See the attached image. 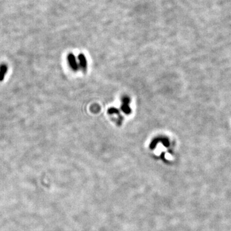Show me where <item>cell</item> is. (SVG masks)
Masks as SVG:
<instances>
[{
    "instance_id": "6da1fadb",
    "label": "cell",
    "mask_w": 231,
    "mask_h": 231,
    "mask_svg": "<svg viewBox=\"0 0 231 231\" xmlns=\"http://www.w3.org/2000/svg\"><path fill=\"white\" fill-rule=\"evenodd\" d=\"M129 99L128 98H124V99H123V103L122 109L126 113V114H129V113L130 112V110L129 109L130 107H129Z\"/></svg>"
},
{
    "instance_id": "7a4b0ae2",
    "label": "cell",
    "mask_w": 231,
    "mask_h": 231,
    "mask_svg": "<svg viewBox=\"0 0 231 231\" xmlns=\"http://www.w3.org/2000/svg\"><path fill=\"white\" fill-rule=\"evenodd\" d=\"M68 60H69V64H70L71 67H73L74 69H78V65L76 62V61H75V58L73 55H69Z\"/></svg>"
},
{
    "instance_id": "3957f363",
    "label": "cell",
    "mask_w": 231,
    "mask_h": 231,
    "mask_svg": "<svg viewBox=\"0 0 231 231\" xmlns=\"http://www.w3.org/2000/svg\"><path fill=\"white\" fill-rule=\"evenodd\" d=\"M79 60H80V64H81L82 67H83V68H86V58H85L84 56H83V55H80L79 56Z\"/></svg>"
},
{
    "instance_id": "277c9868",
    "label": "cell",
    "mask_w": 231,
    "mask_h": 231,
    "mask_svg": "<svg viewBox=\"0 0 231 231\" xmlns=\"http://www.w3.org/2000/svg\"><path fill=\"white\" fill-rule=\"evenodd\" d=\"M6 66H2L1 67V70L0 71V80H2L3 78L4 75L6 73Z\"/></svg>"
}]
</instances>
